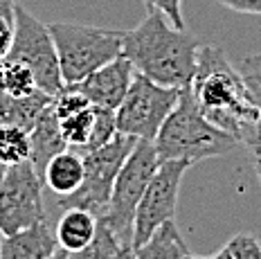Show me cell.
Returning <instances> with one entry per match:
<instances>
[{
	"instance_id": "cell-20",
	"label": "cell",
	"mask_w": 261,
	"mask_h": 259,
	"mask_svg": "<svg viewBox=\"0 0 261 259\" xmlns=\"http://www.w3.org/2000/svg\"><path fill=\"white\" fill-rule=\"evenodd\" d=\"M0 90L16 97L30 95L34 90H39L34 79V72L20 61H12V59H5L3 74H0Z\"/></svg>"
},
{
	"instance_id": "cell-14",
	"label": "cell",
	"mask_w": 261,
	"mask_h": 259,
	"mask_svg": "<svg viewBox=\"0 0 261 259\" xmlns=\"http://www.w3.org/2000/svg\"><path fill=\"white\" fill-rule=\"evenodd\" d=\"M97 225H99V219L95 214L79 208H68L63 210V214L57 221L54 237H57L59 246L77 255V252H84L92 244V239L97 235Z\"/></svg>"
},
{
	"instance_id": "cell-9",
	"label": "cell",
	"mask_w": 261,
	"mask_h": 259,
	"mask_svg": "<svg viewBox=\"0 0 261 259\" xmlns=\"http://www.w3.org/2000/svg\"><path fill=\"white\" fill-rule=\"evenodd\" d=\"M41 190L43 178L32 160L7 167L0 185V237L16 235L45 221Z\"/></svg>"
},
{
	"instance_id": "cell-32",
	"label": "cell",
	"mask_w": 261,
	"mask_h": 259,
	"mask_svg": "<svg viewBox=\"0 0 261 259\" xmlns=\"http://www.w3.org/2000/svg\"><path fill=\"white\" fill-rule=\"evenodd\" d=\"M5 171H7V165L0 163V185H3V178H5Z\"/></svg>"
},
{
	"instance_id": "cell-2",
	"label": "cell",
	"mask_w": 261,
	"mask_h": 259,
	"mask_svg": "<svg viewBox=\"0 0 261 259\" xmlns=\"http://www.w3.org/2000/svg\"><path fill=\"white\" fill-rule=\"evenodd\" d=\"M192 93L198 109L210 122L248 144L259 122V109L252 101L243 74L232 66L219 45H200Z\"/></svg>"
},
{
	"instance_id": "cell-34",
	"label": "cell",
	"mask_w": 261,
	"mask_h": 259,
	"mask_svg": "<svg viewBox=\"0 0 261 259\" xmlns=\"http://www.w3.org/2000/svg\"><path fill=\"white\" fill-rule=\"evenodd\" d=\"M0 259H5L3 257V237H0Z\"/></svg>"
},
{
	"instance_id": "cell-8",
	"label": "cell",
	"mask_w": 261,
	"mask_h": 259,
	"mask_svg": "<svg viewBox=\"0 0 261 259\" xmlns=\"http://www.w3.org/2000/svg\"><path fill=\"white\" fill-rule=\"evenodd\" d=\"M5 59L20 61L34 72L36 86L47 95H59L63 90L59 52L54 45L50 25H43L23 5H16V34L14 45Z\"/></svg>"
},
{
	"instance_id": "cell-7",
	"label": "cell",
	"mask_w": 261,
	"mask_h": 259,
	"mask_svg": "<svg viewBox=\"0 0 261 259\" xmlns=\"http://www.w3.org/2000/svg\"><path fill=\"white\" fill-rule=\"evenodd\" d=\"M180 88L162 86L135 70L126 97L115 111L117 131L138 140H155L160 126L176 109Z\"/></svg>"
},
{
	"instance_id": "cell-35",
	"label": "cell",
	"mask_w": 261,
	"mask_h": 259,
	"mask_svg": "<svg viewBox=\"0 0 261 259\" xmlns=\"http://www.w3.org/2000/svg\"><path fill=\"white\" fill-rule=\"evenodd\" d=\"M3 66H5V59L0 57V74H3Z\"/></svg>"
},
{
	"instance_id": "cell-30",
	"label": "cell",
	"mask_w": 261,
	"mask_h": 259,
	"mask_svg": "<svg viewBox=\"0 0 261 259\" xmlns=\"http://www.w3.org/2000/svg\"><path fill=\"white\" fill-rule=\"evenodd\" d=\"M214 259H232V255H230V248H221V250L219 252H216V255H214Z\"/></svg>"
},
{
	"instance_id": "cell-16",
	"label": "cell",
	"mask_w": 261,
	"mask_h": 259,
	"mask_svg": "<svg viewBox=\"0 0 261 259\" xmlns=\"http://www.w3.org/2000/svg\"><path fill=\"white\" fill-rule=\"evenodd\" d=\"M84 156L74 149H65L59 156H54L50 165L45 167L43 183L47 185V190L54 192V196H68L77 192L84 183Z\"/></svg>"
},
{
	"instance_id": "cell-33",
	"label": "cell",
	"mask_w": 261,
	"mask_h": 259,
	"mask_svg": "<svg viewBox=\"0 0 261 259\" xmlns=\"http://www.w3.org/2000/svg\"><path fill=\"white\" fill-rule=\"evenodd\" d=\"M185 259H214V257H194V255H192V252H189V255H187V257H185Z\"/></svg>"
},
{
	"instance_id": "cell-4",
	"label": "cell",
	"mask_w": 261,
	"mask_h": 259,
	"mask_svg": "<svg viewBox=\"0 0 261 259\" xmlns=\"http://www.w3.org/2000/svg\"><path fill=\"white\" fill-rule=\"evenodd\" d=\"M50 32L59 52L63 84L81 82L124 52V32L117 30L79 23H52Z\"/></svg>"
},
{
	"instance_id": "cell-29",
	"label": "cell",
	"mask_w": 261,
	"mask_h": 259,
	"mask_svg": "<svg viewBox=\"0 0 261 259\" xmlns=\"http://www.w3.org/2000/svg\"><path fill=\"white\" fill-rule=\"evenodd\" d=\"M115 259H135V250L133 248H124V250H119V255Z\"/></svg>"
},
{
	"instance_id": "cell-19",
	"label": "cell",
	"mask_w": 261,
	"mask_h": 259,
	"mask_svg": "<svg viewBox=\"0 0 261 259\" xmlns=\"http://www.w3.org/2000/svg\"><path fill=\"white\" fill-rule=\"evenodd\" d=\"M23 160H30V133L12 124H0V163L9 167Z\"/></svg>"
},
{
	"instance_id": "cell-26",
	"label": "cell",
	"mask_w": 261,
	"mask_h": 259,
	"mask_svg": "<svg viewBox=\"0 0 261 259\" xmlns=\"http://www.w3.org/2000/svg\"><path fill=\"white\" fill-rule=\"evenodd\" d=\"M219 3L237 14H261V0H219Z\"/></svg>"
},
{
	"instance_id": "cell-31",
	"label": "cell",
	"mask_w": 261,
	"mask_h": 259,
	"mask_svg": "<svg viewBox=\"0 0 261 259\" xmlns=\"http://www.w3.org/2000/svg\"><path fill=\"white\" fill-rule=\"evenodd\" d=\"M252 163H254V171H257L259 183H261V158H259V160H252Z\"/></svg>"
},
{
	"instance_id": "cell-15",
	"label": "cell",
	"mask_w": 261,
	"mask_h": 259,
	"mask_svg": "<svg viewBox=\"0 0 261 259\" xmlns=\"http://www.w3.org/2000/svg\"><path fill=\"white\" fill-rule=\"evenodd\" d=\"M52 101H54V97L43 93L41 88L23 97H16V95L0 90V124H12V126L25 128L30 133L36 120L43 115V111Z\"/></svg>"
},
{
	"instance_id": "cell-5",
	"label": "cell",
	"mask_w": 261,
	"mask_h": 259,
	"mask_svg": "<svg viewBox=\"0 0 261 259\" xmlns=\"http://www.w3.org/2000/svg\"><path fill=\"white\" fill-rule=\"evenodd\" d=\"M160 163L162 160L155 151L153 140H138L115 178L111 203L99 221L117 237L124 248H133L135 212Z\"/></svg>"
},
{
	"instance_id": "cell-23",
	"label": "cell",
	"mask_w": 261,
	"mask_h": 259,
	"mask_svg": "<svg viewBox=\"0 0 261 259\" xmlns=\"http://www.w3.org/2000/svg\"><path fill=\"white\" fill-rule=\"evenodd\" d=\"M54 113L59 115V120H63V117H70L72 113H79L84 109H90V101L88 97L84 93H79L77 88H72V86H63V90L59 95H54Z\"/></svg>"
},
{
	"instance_id": "cell-21",
	"label": "cell",
	"mask_w": 261,
	"mask_h": 259,
	"mask_svg": "<svg viewBox=\"0 0 261 259\" xmlns=\"http://www.w3.org/2000/svg\"><path fill=\"white\" fill-rule=\"evenodd\" d=\"M117 120H115V111L111 109H97L95 106V124H92V133L88 138V142L84 147H77L74 151L81 156L90 153V151L104 147L106 142H111L113 138L117 136Z\"/></svg>"
},
{
	"instance_id": "cell-22",
	"label": "cell",
	"mask_w": 261,
	"mask_h": 259,
	"mask_svg": "<svg viewBox=\"0 0 261 259\" xmlns=\"http://www.w3.org/2000/svg\"><path fill=\"white\" fill-rule=\"evenodd\" d=\"M92 124H95V106L84 109L79 113H72L70 117H63L61 131H63L65 142L70 144V149L84 147V144L88 142V138L92 133Z\"/></svg>"
},
{
	"instance_id": "cell-25",
	"label": "cell",
	"mask_w": 261,
	"mask_h": 259,
	"mask_svg": "<svg viewBox=\"0 0 261 259\" xmlns=\"http://www.w3.org/2000/svg\"><path fill=\"white\" fill-rule=\"evenodd\" d=\"M146 9H158L171 20L176 28L185 30V20H182V0H142Z\"/></svg>"
},
{
	"instance_id": "cell-6",
	"label": "cell",
	"mask_w": 261,
	"mask_h": 259,
	"mask_svg": "<svg viewBox=\"0 0 261 259\" xmlns=\"http://www.w3.org/2000/svg\"><path fill=\"white\" fill-rule=\"evenodd\" d=\"M138 138L126 136V133H117L111 142H106L104 147L90 151L84 156V183L79 185L77 192L68 194V196H59L57 205L61 210L68 208H79L86 212L95 214L97 219H101L111 203V194L115 178L122 169L124 160L128 158V153L133 151Z\"/></svg>"
},
{
	"instance_id": "cell-28",
	"label": "cell",
	"mask_w": 261,
	"mask_h": 259,
	"mask_svg": "<svg viewBox=\"0 0 261 259\" xmlns=\"http://www.w3.org/2000/svg\"><path fill=\"white\" fill-rule=\"evenodd\" d=\"M16 5H18L16 0H0V14L3 12H14Z\"/></svg>"
},
{
	"instance_id": "cell-24",
	"label": "cell",
	"mask_w": 261,
	"mask_h": 259,
	"mask_svg": "<svg viewBox=\"0 0 261 259\" xmlns=\"http://www.w3.org/2000/svg\"><path fill=\"white\" fill-rule=\"evenodd\" d=\"M232 259H261V244L250 232H239L227 244Z\"/></svg>"
},
{
	"instance_id": "cell-10",
	"label": "cell",
	"mask_w": 261,
	"mask_h": 259,
	"mask_svg": "<svg viewBox=\"0 0 261 259\" xmlns=\"http://www.w3.org/2000/svg\"><path fill=\"white\" fill-rule=\"evenodd\" d=\"M189 167L192 163H187V160H165L155 169L153 178L149 180L142 194L138 212H135L133 248L142 246L162 223L176 219L180 183Z\"/></svg>"
},
{
	"instance_id": "cell-18",
	"label": "cell",
	"mask_w": 261,
	"mask_h": 259,
	"mask_svg": "<svg viewBox=\"0 0 261 259\" xmlns=\"http://www.w3.org/2000/svg\"><path fill=\"white\" fill-rule=\"evenodd\" d=\"M239 70L243 74V82H246L250 95H252V101L257 104L259 109V122H257V128H254L252 138L246 147L250 151H261V52L259 55H248L239 61Z\"/></svg>"
},
{
	"instance_id": "cell-11",
	"label": "cell",
	"mask_w": 261,
	"mask_h": 259,
	"mask_svg": "<svg viewBox=\"0 0 261 259\" xmlns=\"http://www.w3.org/2000/svg\"><path fill=\"white\" fill-rule=\"evenodd\" d=\"M135 77V68L126 57H117L111 63L101 66L99 70H95L92 74H88L86 79H81L77 84H65L77 88L79 93H84L88 97V101L97 109H111L117 111L122 99L126 97L130 82Z\"/></svg>"
},
{
	"instance_id": "cell-1",
	"label": "cell",
	"mask_w": 261,
	"mask_h": 259,
	"mask_svg": "<svg viewBox=\"0 0 261 259\" xmlns=\"http://www.w3.org/2000/svg\"><path fill=\"white\" fill-rule=\"evenodd\" d=\"M200 43L158 9H146L138 28L124 32L122 55L138 72L171 88H187L198 68Z\"/></svg>"
},
{
	"instance_id": "cell-12",
	"label": "cell",
	"mask_w": 261,
	"mask_h": 259,
	"mask_svg": "<svg viewBox=\"0 0 261 259\" xmlns=\"http://www.w3.org/2000/svg\"><path fill=\"white\" fill-rule=\"evenodd\" d=\"M65 149H70V144L63 138L61 120L54 113V104H50L30 131V160L41 178L45 174V167L50 165V160Z\"/></svg>"
},
{
	"instance_id": "cell-17",
	"label": "cell",
	"mask_w": 261,
	"mask_h": 259,
	"mask_svg": "<svg viewBox=\"0 0 261 259\" xmlns=\"http://www.w3.org/2000/svg\"><path fill=\"white\" fill-rule=\"evenodd\" d=\"M133 250L135 259H185L189 255V248L185 244L176 221L162 223L142 246Z\"/></svg>"
},
{
	"instance_id": "cell-27",
	"label": "cell",
	"mask_w": 261,
	"mask_h": 259,
	"mask_svg": "<svg viewBox=\"0 0 261 259\" xmlns=\"http://www.w3.org/2000/svg\"><path fill=\"white\" fill-rule=\"evenodd\" d=\"M45 259H77V255L70 252V250H65V248H61V246H57Z\"/></svg>"
},
{
	"instance_id": "cell-13",
	"label": "cell",
	"mask_w": 261,
	"mask_h": 259,
	"mask_svg": "<svg viewBox=\"0 0 261 259\" xmlns=\"http://www.w3.org/2000/svg\"><path fill=\"white\" fill-rule=\"evenodd\" d=\"M57 246L59 244H57V237H54V230L50 228V223L45 219L27 230L3 237V257L5 259H45Z\"/></svg>"
},
{
	"instance_id": "cell-3",
	"label": "cell",
	"mask_w": 261,
	"mask_h": 259,
	"mask_svg": "<svg viewBox=\"0 0 261 259\" xmlns=\"http://www.w3.org/2000/svg\"><path fill=\"white\" fill-rule=\"evenodd\" d=\"M153 144L162 163L187 160L194 165L200 160L230 153L241 142L203 115L192 93V86H187V88H180L176 109L160 126Z\"/></svg>"
}]
</instances>
